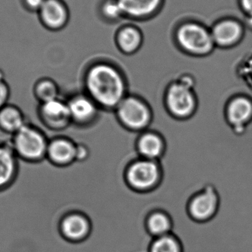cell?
<instances>
[{
    "label": "cell",
    "instance_id": "25",
    "mask_svg": "<svg viewBox=\"0 0 252 252\" xmlns=\"http://www.w3.org/2000/svg\"><path fill=\"white\" fill-rule=\"evenodd\" d=\"M134 64H137V63H134V62H127V63H124V64H123L122 66H121V67H120V69H121V72H124V69H126V68L129 67V66H133V65H134ZM168 65H170V66H171V67H173V69H175V71H176V72H176V73L179 74V72H178L177 69H176V68H175L174 65L170 64V63H168ZM123 74H124V73H123ZM179 75H178V76H179ZM178 76H177V78H178Z\"/></svg>",
    "mask_w": 252,
    "mask_h": 252
},
{
    "label": "cell",
    "instance_id": "9",
    "mask_svg": "<svg viewBox=\"0 0 252 252\" xmlns=\"http://www.w3.org/2000/svg\"><path fill=\"white\" fill-rule=\"evenodd\" d=\"M16 145L22 156L30 158L41 157L46 149L44 137L40 133L25 126L19 130L16 138Z\"/></svg>",
    "mask_w": 252,
    "mask_h": 252
},
{
    "label": "cell",
    "instance_id": "2",
    "mask_svg": "<svg viewBox=\"0 0 252 252\" xmlns=\"http://www.w3.org/2000/svg\"><path fill=\"white\" fill-rule=\"evenodd\" d=\"M195 84L193 77L189 74L181 75V69L178 78L169 84L164 102L172 116L178 119H185L195 113L198 104L194 91Z\"/></svg>",
    "mask_w": 252,
    "mask_h": 252
},
{
    "label": "cell",
    "instance_id": "15",
    "mask_svg": "<svg viewBox=\"0 0 252 252\" xmlns=\"http://www.w3.org/2000/svg\"><path fill=\"white\" fill-rule=\"evenodd\" d=\"M124 14L134 18L150 16L157 10L161 0H118Z\"/></svg>",
    "mask_w": 252,
    "mask_h": 252
},
{
    "label": "cell",
    "instance_id": "26",
    "mask_svg": "<svg viewBox=\"0 0 252 252\" xmlns=\"http://www.w3.org/2000/svg\"><path fill=\"white\" fill-rule=\"evenodd\" d=\"M6 96H7V90H6L5 87L0 84V106L2 104L4 100H5Z\"/></svg>",
    "mask_w": 252,
    "mask_h": 252
},
{
    "label": "cell",
    "instance_id": "5",
    "mask_svg": "<svg viewBox=\"0 0 252 252\" xmlns=\"http://www.w3.org/2000/svg\"><path fill=\"white\" fill-rule=\"evenodd\" d=\"M223 116L232 131L238 135L245 133L252 123V97L238 93L228 99L223 108Z\"/></svg>",
    "mask_w": 252,
    "mask_h": 252
},
{
    "label": "cell",
    "instance_id": "18",
    "mask_svg": "<svg viewBox=\"0 0 252 252\" xmlns=\"http://www.w3.org/2000/svg\"><path fill=\"white\" fill-rule=\"evenodd\" d=\"M147 224L151 234L159 237L165 235L171 227L170 218L161 210L152 212L148 218Z\"/></svg>",
    "mask_w": 252,
    "mask_h": 252
},
{
    "label": "cell",
    "instance_id": "12",
    "mask_svg": "<svg viewBox=\"0 0 252 252\" xmlns=\"http://www.w3.org/2000/svg\"><path fill=\"white\" fill-rule=\"evenodd\" d=\"M50 161L58 165H66L75 161L76 145L66 138H56L48 148Z\"/></svg>",
    "mask_w": 252,
    "mask_h": 252
},
{
    "label": "cell",
    "instance_id": "4",
    "mask_svg": "<svg viewBox=\"0 0 252 252\" xmlns=\"http://www.w3.org/2000/svg\"><path fill=\"white\" fill-rule=\"evenodd\" d=\"M115 111L121 124L133 131H145L152 121L149 106L136 96L128 94Z\"/></svg>",
    "mask_w": 252,
    "mask_h": 252
},
{
    "label": "cell",
    "instance_id": "13",
    "mask_svg": "<svg viewBox=\"0 0 252 252\" xmlns=\"http://www.w3.org/2000/svg\"><path fill=\"white\" fill-rule=\"evenodd\" d=\"M43 112L47 119L55 124L54 129L63 128L72 122L66 101L55 99L45 102Z\"/></svg>",
    "mask_w": 252,
    "mask_h": 252
},
{
    "label": "cell",
    "instance_id": "14",
    "mask_svg": "<svg viewBox=\"0 0 252 252\" xmlns=\"http://www.w3.org/2000/svg\"><path fill=\"white\" fill-rule=\"evenodd\" d=\"M62 234L71 241L83 239L89 231V222L85 216L78 213L68 215L61 225Z\"/></svg>",
    "mask_w": 252,
    "mask_h": 252
},
{
    "label": "cell",
    "instance_id": "27",
    "mask_svg": "<svg viewBox=\"0 0 252 252\" xmlns=\"http://www.w3.org/2000/svg\"><path fill=\"white\" fill-rule=\"evenodd\" d=\"M28 4L33 7H41L44 1L43 0H27Z\"/></svg>",
    "mask_w": 252,
    "mask_h": 252
},
{
    "label": "cell",
    "instance_id": "11",
    "mask_svg": "<svg viewBox=\"0 0 252 252\" xmlns=\"http://www.w3.org/2000/svg\"><path fill=\"white\" fill-rule=\"evenodd\" d=\"M136 148L140 158L158 161L164 154L165 144L158 133L145 130L138 139Z\"/></svg>",
    "mask_w": 252,
    "mask_h": 252
},
{
    "label": "cell",
    "instance_id": "3",
    "mask_svg": "<svg viewBox=\"0 0 252 252\" xmlns=\"http://www.w3.org/2000/svg\"><path fill=\"white\" fill-rule=\"evenodd\" d=\"M176 37L182 50L192 57L210 56L216 46L211 32L199 24H185L178 30Z\"/></svg>",
    "mask_w": 252,
    "mask_h": 252
},
{
    "label": "cell",
    "instance_id": "21",
    "mask_svg": "<svg viewBox=\"0 0 252 252\" xmlns=\"http://www.w3.org/2000/svg\"><path fill=\"white\" fill-rule=\"evenodd\" d=\"M151 252H181L180 246L174 238L164 235L153 244Z\"/></svg>",
    "mask_w": 252,
    "mask_h": 252
},
{
    "label": "cell",
    "instance_id": "24",
    "mask_svg": "<svg viewBox=\"0 0 252 252\" xmlns=\"http://www.w3.org/2000/svg\"><path fill=\"white\" fill-rule=\"evenodd\" d=\"M241 6L252 22V0H241Z\"/></svg>",
    "mask_w": 252,
    "mask_h": 252
},
{
    "label": "cell",
    "instance_id": "7",
    "mask_svg": "<svg viewBox=\"0 0 252 252\" xmlns=\"http://www.w3.org/2000/svg\"><path fill=\"white\" fill-rule=\"evenodd\" d=\"M220 205V196L218 188L213 182H210L191 198L188 213L195 221L207 222L217 215Z\"/></svg>",
    "mask_w": 252,
    "mask_h": 252
},
{
    "label": "cell",
    "instance_id": "19",
    "mask_svg": "<svg viewBox=\"0 0 252 252\" xmlns=\"http://www.w3.org/2000/svg\"><path fill=\"white\" fill-rule=\"evenodd\" d=\"M14 170V161L10 153L0 148V186L8 182Z\"/></svg>",
    "mask_w": 252,
    "mask_h": 252
},
{
    "label": "cell",
    "instance_id": "10",
    "mask_svg": "<svg viewBox=\"0 0 252 252\" xmlns=\"http://www.w3.org/2000/svg\"><path fill=\"white\" fill-rule=\"evenodd\" d=\"M211 34L216 45L229 47L239 42L243 35V28L236 21L226 19L216 24Z\"/></svg>",
    "mask_w": 252,
    "mask_h": 252
},
{
    "label": "cell",
    "instance_id": "6",
    "mask_svg": "<svg viewBox=\"0 0 252 252\" xmlns=\"http://www.w3.org/2000/svg\"><path fill=\"white\" fill-rule=\"evenodd\" d=\"M126 179L130 188L141 192L155 188L161 179L158 161L140 158L133 161L126 172Z\"/></svg>",
    "mask_w": 252,
    "mask_h": 252
},
{
    "label": "cell",
    "instance_id": "8",
    "mask_svg": "<svg viewBox=\"0 0 252 252\" xmlns=\"http://www.w3.org/2000/svg\"><path fill=\"white\" fill-rule=\"evenodd\" d=\"M68 108L71 121L77 124H88L93 122L98 115L99 106L85 93H78L69 97Z\"/></svg>",
    "mask_w": 252,
    "mask_h": 252
},
{
    "label": "cell",
    "instance_id": "20",
    "mask_svg": "<svg viewBox=\"0 0 252 252\" xmlns=\"http://www.w3.org/2000/svg\"><path fill=\"white\" fill-rule=\"evenodd\" d=\"M0 123L10 130H19L24 127L22 117L16 109L7 108L0 113Z\"/></svg>",
    "mask_w": 252,
    "mask_h": 252
},
{
    "label": "cell",
    "instance_id": "23",
    "mask_svg": "<svg viewBox=\"0 0 252 252\" xmlns=\"http://www.w3.org/2000/svg\"><path fill=\"white\" fill-rule=\"evenodd\" d=\"M103 13L110 19H117L124 15L122 9L118 0H108L103 4Z\"/></svg>",
    "mask_w": 252,
    "mask_h": 252
},
{
    "label": "cell",
    "instance_id": "17",
    "mask_svg": "<svg viewBox=\"0 0 252 252\" xmlns=\"http://www.w3.org/2000/svg\"><path fill=\"white\" fill-rule=\"evenodd\" d=\"M142 42L140 32L132 27L124 28L118 34V47L124 54H134L140 48Z\"/></svg>",
    "mask_w": 252,
    "mask_h": 252
},
{
    "label": "cell",
    "instance_id": "16",
    "mask_svg": "<svg viewBox=\"0 0 252 252\" xmlns=\"http://www.w3.org/2000/svg\"><path fill=\"white\" fill-rule=\"evenodd\" d=\"M41 10L44 22L49 26L53 28L62 26L67 19L66 9L56 0H47L44 1Z\"/></svg>",
    "mask_w": 252,
    "mask_h": 252
},
{
    "label": "cell",
    "instance_id": "1",
    "mask_svg": "<svg viewBox=\"0 0 252 252\" xmlns=\"http://www.w3.org/2000/svg\"><path fill=\"white\" fill-rule=\"evenodd\" d=\"M84 90L102 109L115 110L128 95L127 83L123 72L113 63L96 62L87 69Z\"/></svg>",
    "mask_w": 252,
    "mask_h": 252
},
{
    "label": "cell",
    "instance_id": "22",
    "mask_svg": "<svg viewBox=\"0 0 252 252\" xmlns=\"http://www.w3.org/2000/svg\"><path fill=\"white\" fill-rule=\"evenodd\" d=\"M59 92V87L53 81H45L38 87V94L45 102L57 99Z\"/></svg>",
    "mask_w": 252,
    "mask_h": 252
}]
</instances>
